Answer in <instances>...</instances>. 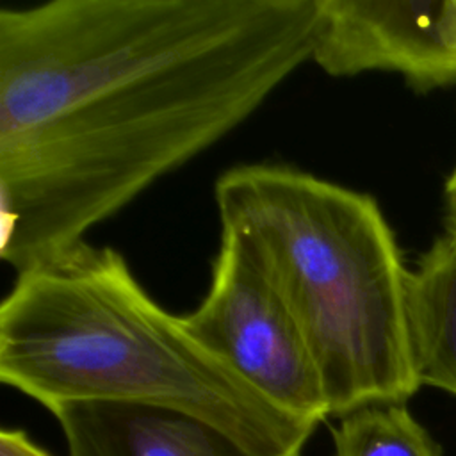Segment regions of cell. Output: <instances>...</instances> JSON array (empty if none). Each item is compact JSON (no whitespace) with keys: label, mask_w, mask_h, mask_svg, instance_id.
<instances>
[{"label":"cell","mask_w":456,"mask_h":456,"mask_svg":"<svg viewBox=\"0 0 456 456\" xmlns=\"http://www.w3.org/2000/svg\"><path fill=\"white\" fill-rule=\"evenodd\" d=\"M319 0L0 9V256L16 273L244 123L312 61Z\"/></svg>","instance_id":"obj_1"},{"label":"cell","mask_w":456,"mask_h":456,"mask_svg":"<svg viewBox=\"0 0 456 456\" xmlns=\"http://www.w3.org/2000/svg\"><path fill=\"white\" fill-rule=\"evenodd\" d=\"M442 7L444 0H319L312 62L331 77L395 71L419 89L452 82Z\"/></svg>","instance_id":"obj_5"},{"label":"cell","mask_w":456,"mask_h":456,"mask_svg":"<svg viewBox=\"0 0 456 456\" xmlns=\"http://www.w3.org/2000/svg\"><path fill=\"white\" fill-rule=\"evenodd\" d=\"M0 379L50 411L82 401L182 411L253 456H301L317 428L201 346L118 249L87 240L16 273L0 305Z\"/></svg>","instance_id":"obj_2"},{"label":"cell","mask_w":456,"mask_h":456,"mask_svg":"<svg viewBox=\"0 0 456 456\" xmlns=\"http://www.w3.org/2000/svg\"><path fill=\"white\" fill-rule=\"evenodd\" d=\"M182 321L201 346L280 410L312 424L330 415L296 321L232 235L221 232L210 287Z\"/></svg>","instance_id":"obj_4"},{"label":"cell","mask_w":456,"mask_h":456,"mask_svg":"<svg viewBox=\"0 0 456 456\" xmlns=\"http://www.w3.org/2000/svg\"><path fill=\"white\" fill-rule=\"evenodd\" d=\"M52 413L68 456H253L208 422L167 408L82 401Z\"/></svg>","instance_id":"obj_6"},{"label":"cell","mask_w":456,"mask_h":456,"mask_svg":"<svg viewBox=\"0 0 456 456\" xmlns=\"http://www.w3.org/2000/svg\"><path fill=\"white\" fill-rule=\"evenodd\" d=\"M331 433L335 456H442L440 445L404 403L349 411Z\"/></svg>","instance_id":"obj_8"},{"label":"cell","mask_w":456,"mask_h":456,"mask_svg":"<svg viewBox=\"0 0 456 456\" xmlns=\"http://www.w3.org/2000/svg\"><path fill=\"white\" fill-rule=\"evenodd\" d=\"M408 319L420 385L456 395V237L451 233L410 273Z\"/></svg>","instance_id":"obj_7"},{"label":"cell","mask_w":456,"mask_h":456,"mask_svg":"<svg viewBox=\"0 0 456 456\" xmlns=\"http://www.w3.org/2000/svg\"><path fill=\"white\" fill-rule=\"evenodd\" d=\"M232 235L296 321L330 415L404 403L419 387L410 271L379 205L281 164H244L216 182Z\"/></svg>","instance_id":"obj_3"},{"label":"cell","mask_w":456,"mask_h":456,"mask_svg":"<svg viewBox=\"0 0 456 456\" xmlns=\"http://www.w3.org/2000/svg\"><path fill=\"white\" fill-rule=\"evenodd\" d=\"M447 207H449V219H451V230L449 233L456 237V169L452 171L451 178L447 180Z\"/></svg>","instance_id":"obj_11"},{"label":"cell","mask_w":456,"mask_h":456,"mask_svg":"<svg viewBox=\"0 0 456 456\" xmlns=\"http://www.w3.org/2000/svg\"><path fill=\"white\" fill-rule=\"evenodd\" d=\"M0 456H50L21 429H2Z\"/></svg>","instance_id":"obj_9"},{"label":"cell","mask_w":456,"mask_h":456,"mask_svg":"<svg viewBox=\"0 0 456 456\" xmlns=\"http://www.w3.org/2000/svg\"><path fill=\"white\" fill-rule=\"evenodd\" d=\"M442 34L451 55L456 61V0H444Z\"/></svg>","instance_id":"obj_10"}]
</instances>
